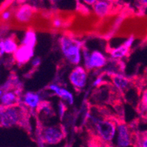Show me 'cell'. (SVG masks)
Returning a JSON list of instances; mask_svg holds the SVG:
<instances>
[{"mask_svg":"<svg viewBox=\"0 0 147 147\" xmlns=\"http://www.w3.org/2000/svg\"><path fill=\"white\" fill-rule=\"evenodd\" d=\"M67 111V105L66 103L63 102V101H59L58 104V114L59 117L60 119L62 120V119L65 117V113Z\"/></svg>","mask_w":147,"mask_h":147,"instance_id":"21","label":"cell"},{"mask_svg":"<svg viewBox=\"0 0 147 147\" xmlns=\"http://www.w3.org/2000/svg\"><path fill=\"white\" fill-rule=\"evenodd\" d=\"M27 121V112L25 107L19 104L15 106L0 105V127L10 128L15 126H24Z\"/></svg>","mask_w":147,"mask_h":147,"instance_id":"1","label":"cell"},{"mask_svg":"<svg viewBox=\"0 0 147 147\" xmlns=\"http://www.w3.org/2000/svg\"><path fill=\"white\" fill-rule=\"evenodd\" d=\"M22 105L30 110H37L42 102V98L39 93L33 92H26L22 97H21Z\"/></svg>","mask_w":147,"mask_h":147,"instance_id":"11","label":"cell"},{"mask_svg":"<svg viewBox=\"0 0 147 147\" xmlns=\"http://www.w3.org/2000/svg\"><path fill=\"white\" fill-rule=\"evenodd\" d=\"M138 110L141 117L145 119H147V89L143 92L140 103L138 105Z\"/></svg>","mask_w":147,"mask_h":147,"instance_id":"19","label":"cell"},{"mask_svg":"<svg viewBox=\"0 0 147 147\" xmlns=\"http://www.w3.org/2000/svg\"><path fill=\"white\" fill-rule=\"evenodd\" d=\"M12 17V12L10 10H6L5 11H3L1 14V18L4 21H8L9 19H10Z\"/></svg>","mask_w":147,"mask_h":147,"instance_id":"23","label":"cell"},{"mask_svg":"<svg viewBox=\"0 0 147 147\" xmlns=\"http://www.w3.org/2000/svg\"><path fill=\"white\" fill-rule=\"evenodd\" d=\"M63 147H69V145H67V144H66V145L64 146Z\"/></svg>","mask_w":147,"mask_h":147,"instance_id":"30","label":"cell"},{"mask_svg":"<svg viewBox=\"0 0 147 147\" xmlns=\"http://www.w3.org/2000/svg\"><path fill=\"white\" fill-rule=\"evenodd\" d=\"M69 83L77 92L83 90L88 81V71L83 66H76L68 76Z\"/></svg>","mask_w":147,"mask_h":147,"instance_id":"7","label":"cell"},{"mask_svg":"<svg viewBox=\"0 0 147 147\" xmlns=\"http://www.w3.org/2000/svg\"><path fill=\"white\" fill-rule=\"evenodd\" d=\"M34 56V49L21 45L13 54V59L18 65H24L32 61Z\"/></svg>","mask_w":147,"mask_h":147,"instance_id":"9","label":"cell"},{"mask_svg":"<svg viewBox=\"0 0 147 147\" xmlns=\"http://www.w3.org/2000/svg\"><path fill=\"white\" fill-rule=\"evenodd\" d=\"M36 111L39 113V115H40L41 117H43L45 119L51 118L55 114L51 104L47 101H43V100L41 102L40 105Z\"/></svg>","mask_w":147,"mask_h":147,"instance_id":"18","label":"cell"},{"mask_svg":"<svg viewBox=\"0 0 147 147\" xmlns=\"http://www.w3.org/2000/svg\"><path fill=\"white\" fill-rule=\"evenodd\" d=\"M66 137V132L63 127L59 125L43 126L40 128L37 138L45 145H57Z\"/></svg>","mask_w":147,"mask_h":147,"instance_id":"4","label":"cell"},{"mask_svg":"<svg viewBox=\"0 0 147 147\" xmlns=\"http://www.w3.org/2000/svg\"><path fill=\"white\" fill-rule=\"evenodd\" d=\"M19 47L16 40L13 37H8L0 40V48L4 53L6 54H14L18 48Z\"/></svg>","mask_w":147,"mask_h":147,"instance_id":"15","label":"cell"},{"mask_svg":"<svg viewBox=\"0 0 147 147\" xmlns=\"http://www.w3.org/2000/svg\"><path fill=\"white\" fill-rule=\"evenodd\" d=\"M53 26L57 28L61 27V25H62V21H61V19L57 18L53 21Z\"/></svg>","mask_w":147,"mask_h":147,"instance_id":"25","label":"cell"},{"mask_svg":"<svg viewBox=\"0 0 147 147\" xmlns=\"http://www.w3.org/2000/svg\"><path fill=\"white\" fill-rule=\"evenodd\" d=\"M137 147H147V130L138 134L136 138Z\"/></svg>","mask_w":147,"mask_h":147,"instance_id":"20","label":"cell"},{"mask_svg":"<svg viewBox=\"0 0 147 147\" xmlns=\"http://www.w3.org/2000/svg\"><path fill=\"white\" fill-rule=\"evenodd\" d=\"M36 9L29 4L21 5L14 13V18L21 24H27L33 20Z\"/></svg>","mask_w":147,"mask_h":147,"instance_id":"8","label":"cell"},{"mask_svg":"<svg viewBox=\"0 0 147 147\" xmlns=\"http://www.w3.org/2000/svg\"><path fill=\"white\" fill-rule=\"evenodd\" d=\"M96 2H97V0H86V1H84V2L86 5H91V6H93Z\"/></svg>","mask_w":147,"mask_h":147,"instance_id":"26","label":"cell"},{"mask_svg":"<svg viewBox=\"0 0 147 147\" xmlns=\"http://www.w3.org/2000/svg\"><path fill=\"white\" fill-rule=\"evenodd\" d=\"M102 83H103V79H102V77H101V76L97 77V78L94 80V82H93V86H94V87L100 86Z\"/></svg>","mask_w":147,"mask_h":147,"instance_id":"24","label":"cell"},{"mask_svg":"<svg viewBox=\"0 0 147 147\" xmlns=\"http://www.w3.org/2000/svg\"></svg>","mask_w":147,"mask_h":147,"instance_id":"31","label":"cell"},{"mask_svg":"<svg viewBox=\"0 0 147 147\" xmlns=\"http://www.w3.org/2000/svg\"><path fill=\"white\" fill-rule=\"evenodd\" d=\"M21 96L17 90H8L4 92L1 100L0 105L3 107L15 106L19 104Z\"/></svg>","mask_w":147,"mask_h":147,"instance_id":"12","label":"cell"},{"mask_svg":"<svg viewBox=\"0 0 147 147\" xmlns=\"http://www.w3.org/2000/svg\"><path fill=\"white\" fill-rule=\"evenodd\" d=\"M32 63V67L34 69H37V67H39L40 65H41V59L40 57H34L31 61Z\"/></svg>","mask_w":147,"mask_h":147,"instance_id":"22","label":"cell"},{"mask_svg":"<svg viewBox=\"0 0 147 147\" xmlns=\"http://www.w3.org/2000/svg\"><path fill=\"white\" fill-rule=\"evenodd\" d=\"M60 50L68 63L78 66L82 61L84 45L80 40L68 35H62L59 39Z\"/></svg>","mask_w":147,"mask_h":147,"instance_id":"2","label":"cell"},{"mask_svg":"<svg viewBox=\"0 0 147 147\" xmlns=\"http://www.w3.org/2000/svg\"><path fill=\"white\" fill-rule=\"evenodd\" d=\"M94 13L99 18H104L109 15L111 10L112 5L111 2L108 1H102V0H97L93 5Z\"/></svg>","mask_w":147,"mask_h":147,"instance_id":"14","label":"cell"},{"mask_svg":"<svg viewBox=\"0 0 147 147\" xmlns=\"http://www.w3.org/2000/svg\"><path fill=\"white\" fill-rule=\"evenodd\" d=\"M82 60L84 67L87 71L101 69L108 65V59L102 52L97 50L90 51L85 46L82 49Z\"/></svg>","mask_w":147,"mask_h":147,"instance_id":"5","label":"cell"},{"mask_svg":"<svg viewBox=\"0 0 147 147\" xmlns=\"http://www.w3.org/2000/svg\"><path fill=\"white\" fill-rule=\"evenodd\" d=\"M3 93H4L3 90H2V89H0V100H1V97H2V94H3Z\"/></svg>","mask_w":147,"mask_h":147,"instance_id":"29","label":"cell"},{"mask_svg":"<svg viewBox=\"0 0 147 147\" xmlns=\"http://www.w3.org/2000/svg\"><path fill=\"white\" fill-rule=\"evenodd\" d=\"M111 78L112 82L115 87L120 92H125V91L127 90L130 86V80L121 73L111 74Z\"/></svg>","mask_w":147,"mask_h":147,"instance_id":"13","label":"cell"},{"mask_svg":"<svg viewBox=\"0 0 147 147\" xmlns=\"http://www.w3.org/2000/svg\"><path fill=\"white\" fill-rule=\"evenodd\" d=\"M37 144H38V147H46V145L41 141L40 139H39L37 138Z\"/></svg>","mask_w":147,"mask_h":147,"instance_id":"27","label":"cell"},{"mask_svg":"<svg viewBox=\"0 0 147 147\" xmlns=\"http://www.w3.org/2000/svg\"><path fill=\"white\" fill-rule=\"evenodd\" d=\"M117 147H133V134L130 127L124 122H117V134H116Z\"/></svg>","mask_w":147,"mask_h":147,"instance_id":"6","label":"cell"},{"mask_svg":"<svg viewBox=\"0 0 147 147\" xmlns=\"http://www.w3.org/2000/svg\"><path fill=\"white\" fill-rule=\"evenodd\" d=\"M37 42V38L35 31L33 29H28L24 34L22 40L21 42V45H26L28 47L34 49Z\"/></svg>","mask_w":147,"mask_h":147,"instance_id":"17","label":"cell"},{"mask_svg":"<svg viewBox=\"0 0 147 147\" xmlns=\"http://www.w3.org/2000/svg\"><path fill=\"white\" fill-rule=\"evenodd\" d=\"M92 122L96 133L103 142L113 141L117 134V122L109 119L92 117Z\"/></svg>","mask_w":147,"mask_h":147,"instance_id":"3","label":"cell"},{"mask_svg":"<svg viewBox=\"0 0 147 147\" xmlns=\"http://www.w3.org/2000/svg\"><path fill=\"white\" fill-rule=\"evenodd\" d=\"M131 46H129L126 42H124L119 47L111 49L109 52L111 58L115 60H119L121 59L125 58L128 55L129 51H130Z\"/></svg>","mask_w":147,"mask_h":147,"instance_id":"16","label":"cell"},{"mask_svg":"<svg viewBox=\"0 0 147 147\" xmlns=\"http://www.w3.org/2000/svg\"><path fill=\"white\" fill-rule=\"evenodd\" d=\"M48 89L52 92L54 94L59 97L65 103L72 105L74 103V96L72 94V92L68 89L64 87H61L57 84H51L49 85Z\"/></svg>","mask_w":147,"mask_h":147,"instance_id":"10","label":"cell"},{"mask_svg":"<svg viewBox=\"0 0 147 147\" xmlns=\"http://www.w3.org/2000/svg\"><path fill=\"white\" fill-rule=\"evenodd\" d=\"M4 54H5V53H4V52L2 51V49H1V48H0V57H2V56H3Z\"/></svg>","mask_w":147,"mask_h":147,"instance_id":"28","label":"cell"}]
</instances>
